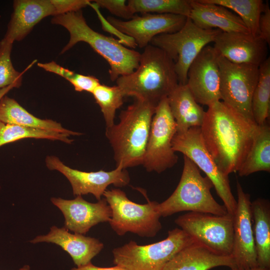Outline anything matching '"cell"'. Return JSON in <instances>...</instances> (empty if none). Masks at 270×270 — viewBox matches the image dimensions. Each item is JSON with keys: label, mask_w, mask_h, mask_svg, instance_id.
I'll return each mask as SVG.
<instances>
[{"label": "cell", "mask_w": 270, "mask_h": 270, "mask_svg": "<svg viewBox=\"0 0 270 270\" xmlns=\"http://www.w3.org/2000/svg\"><path fill=\"white\" fill-rule=\"evenodd\" d=\"M256 126L221 100L208 106L200 127L202 136L226 175L238 170L250 148Z\"/></svg>", "instance_id": "1"}, {"label": "cell", "mask_w": 270, "mask_h": 270, "mask_svg": "<svg viewBox=\"0 0 270 270\" xmlns=\"http://www.w3.org/2000/svg\"><path fill=\"white\" fill-rule=\"evenodd\" d=\"M124 96L156 106L178 85L174 64L162 49L148 44L140 54L138 68L116 80Z\"/></svg>", "instance_id": "2"}, {"label": "cell", "mask_w": 270, "mask_h": 270, "mask_svg": "<svg viewBox=\"0 0 270 270\" xmlns=\"http://www.w3.org/2000/svg\"><path fill=\"white\" fill-rule=\"evenodd\" d=\"M156 107L135 100L120 112L118 123L106 128L116 166L126 169L142 164Z\"/></svg>", "instance_id": "3"}, {"label": "cell", "mask_w": 270, "mask_h": 270, "mask_svg": "<svg viewBox=\"0 0 270 270\" xmlns=\"http://www.w3.org/2000/svg\"><path fill=\"white\" fill-rule=\"evenodd\" d=\"M51 22L66 28L70 40L61 51L63 54L78 42L87 43L108 63L110 79L130 74L139 64L140 53L122 44L118 39L99 33L87 24L82 10L54 16Z\"/></svg>", "instance_id": "4"}, {"label": "cell", "mask_w": 270, "mask_h": 270, "mask_svg": "<svg viewBox=\"0 0 270 270\" xmlns=\"http://www.w3.org/2000/svg\"><path fill=\"white\" fill-rule=\"evenodd\" d=\"M214 186L199 168L184 156V167L179 183L173 193L164 201L158 203L160 216L188 211L223 216L228 213L224 205L218 204L211 194Z\"/></svg>", "instance_id": "5"}, {"label": "cell", "mask_w": 270, "mask_h": 270, "mask_svg": "<svg viewBox=\"0 0 270 270\" xmlns=\"http://www.w3.org/2000/svg\"><path fill=\"white\" fill-rule=\"evenodd\" d=\"M196 242L179 228L168 232L166 238L154 244L140 246L130 240L112 251L113 262L127 270H162L178 252Z\"/></svg>", "instance_id": "6"}, {"label": "cell", "mask_w": 270, "mask_h": 270, "mask_svg": "<svg viewBox=\"0 0 270 270\" xmlns=\"http://www.w3.org/2000/svg\"><path fill=\"white\" fill-rule=\"evenodd\" d=\"M103 196L112 210L109 224L118 236L130 232L142 237L155 236L162 228L158 202L138 204L130 200L120 188L106 190Z\"/></svg>", "instance_id": "7"}, {"label": "cell", "mask_w": 270, "mask_h": 270, "mask_svg": "<svg viewBox=\"0 0 270 270\" xmlns=\"http://www.w3.org/2000/svg\"><path fill=\"white\" fill-rule=\"evenodd\" d=\"M220 32L218 29H202L188 18L180 30L158 35L150 43L165 52L173 60L178 84L184 85L190 64L206 46L214 42Z\"/></svg>", "instance_id": "8"}, {"label": "cell", "mask_w": 270, "mask_h": 270, "mask_svg": "<svg viewBox=\"0 0 270 270\" xmlns=\"http://www.w3.org/2000/svg\"><path fill=\"white\" fill-rule=\"evenodd\" d=\"M174 152H180L191 160L212 182L224 202L228 213L234 215L237 201L232 192L228 176L218 168L207 150L199 126L176 132L172 140Z\"/></svg>", "instance_id": "9"}, {"label": "cell", "mask_w": 270, "mask_h": 270, "mask_svg": "<svg viewBox=\"0 0 270 270\" xmlns=\"http://www.w3.org/2000/svg\"><path fill=\"white\" fill-rule=\"evenodd\" d=\"M218 62L221 101L246 119L254 122L252 102L258 80L259 66L234 64L220 54Z\"/></svg>", "instance_id": "10"}, {"label": "cell", "mask_w": 270, "mask_h": 270, "mask_svg": "<svg viewBox=\"0 0 270 270\" xmlns=\"http://www.w3.org/2000/svg\"><path fill=\"white\" fill-rule=\"evenodd\" d=\"M174 222L196 241L218 254L231 256L234 215L188 212L179 216Z\"/></svg>", "instance_id": "11"}, {"label": "cell", "mask_w": 270, "mask_h": 270, "mask_svg": "<svg viewBox=\"0 0 270 270\" xmlns=\"http://www.w3.org/2000/svg\"><path fill=\"white\" fill-rule=\"evenodd\" d=\"M177 132L168 98L156 108L142 164L147 172L161 173L174 166L178 156L172 148V140Z\"/></svg>", "instance_id": "12"}, {"label": "cell", "mask_w": 270, "mask_h": 270, "mask_svg": "<svg viewBox=\"0 0 270 270\" xmlns=\"http://www.w3.org/2000/svg\"><path fill=\"white\" fill-rule=\"evenodd\" d=\"M46 167L50 170H57L63 174L70 182L74 196L91 194L98 200L113 184L116 187L127 186L130 182L128 172L119 165L110 171L100 170L86 172L72 168L65 165L58 157L48 156L46 158Z\"/></svg>", "instance_id": "13"}, {"label": "cell", "mask_w": 270, "mask_h": 270, "mask_svg": "<svg viewBox=\"0 0 270 270\" xmlns=\"http://www.w3.org/2000/svg\"><path fill=\"white\" fill-rule=\"evenodd\" d=\"M218 54L207 45L188 68L186 84L198 104L208 106L221 100Z\"/></svg>", "instance_id": "14"}, {"label": "cell", "mask_w": 270, "mask_h": 270, "mask_svg": "<svg viewBox=\"0 0 270 270\" xmlns=\"http://www.w3.org/2000/svg\"><path fill=\"white\" fill-rule=\"evenodd\" d=\"M187 18L174 14L146 13L140 16L136 14L127 20L113 16H108L106 20L121 32L132 38L137 46L144 48L155 36L180 30Z\"/></svg>", "instance_id": "15"}, {"label": "cell", "mask_w": 270, "mask_h": 270, "mask_svg": "<svg viewBox=\"0 0 270 270\" xmlns=\"http://www.w3.org/2000/svg\"><path fill=\"white\" fill-rule=\"evenodd\" d=\"M237 206L234 214V239L231 256L236 268L249 269L258 266L250 211V195L236 182Z\"/></svg>", "instance_id": "16"}, {"label": "cell", "mask_w": 270, "mask_h": 270, "mask_svg": "<svg viewBox=\"0 0 270 270\" xmlns=\"http://www.w3.org/2000/svg\"><path fill=\"white\" fill-rule=\"evenodd\" d=\"M52 203L62 212L64 217V228L74 233L86 234L93 226L109 222L112 210L104 198L92 203L77 196L73 200L52 198Z\"/></svg>", "instance_id": "17"}, {"label": "cell", "mask_w": 270, "mask_h": 270, "mask_svg": "<svg viewBox=\"0 0 270 270\" xmlns=\"http://www.w3.org/2000/svg\"><path fill=\"white\" fill-rule=\"evenodd\" d=\"M214 42L218 54L234 64L259 66L268 58V44L250 33L220 32Z\"/></svg>", "instance_id": "18"}, {"label": "cell", "mask_w": 270, "mask_h": 270, "mask_svg": "<svg viewBox=\"0 0 270 270\" xmlns=\"http://www.w3.org/2000/svg\"><path fill=\"white\" fill-rule=\"evenodd\" d=\"M50 0H16L2 40L14 43L23 40L45 17L54 16Z\"/></svg>", "instance_id": "19"}, {"label": "cell", "mask_w": 270, "mask_h": 270, "mask_svg": "<svg viewBox=\"0 0 270 270\" xmlns=\"http://www.w3.org/2000/svg\"><path fill=\"white\" fill-rule=\"evenodd\" d=\"M30 242L32 244L51 242L60 246L70 256L78 267L91 262L104 247L98 239L80 234H72L64 227L60 228L55 226L47 234L37 236Z\"/></svg>", "instance_id": "20"}, {"label": "cell", "mask_w": 270, "mask_h": 270, "mask_svg": "<svg viewBox=\"0 0 270 270\" xmlns=\"http://www.w3.org/2000/svg\"><path fill=\"white\" fill-rule=\"evenodd\" d=\"M198 27L205 30L218 29L226 32H250L242 20L222 6L192 0L188 17Z\"/></svg>", "instance_id": "21"}, {"label": "cell", "mask_w": 270, "mask_h": 270, "mask_svg": "<svg viewBox=\"0 0 270 270\" xmlns=\"http://www.w3.org/2000/svg\"><path fill=\"white\" fill-rule=\"evenodd\" d=\"M220 266L236 268L231 256L218 254L196 241L176 254L162 270H209Z\"/></svg>", "instance_id": "22"}, {"label": "cell", "mask_w": 270, "mask_h": 270, "mask_svg": "<svg viewBox=\"0 0 270 270\" xmlns=\"http://www.w3.org/2000/svg\"><path fill=\"white\" fill-rule=\"evenodd\" d=\"M167 98L176 132L201 126L206 111L196 102L186 84H178Z\"/></svg>", "instance_id": "23"}, {"label": "cell", "mask_w": 270, "mask_h": 270, "mask_svg": "<svg viewBox=\"0 0 270 270\" xmlns=\"http://www.w3.org/2000/svg\"><path fill=\"white\" fill-rule=\"evenodd\" d=\"M0 121L8 124L50 132L80 136L82 134L65 128L56 121L42 119L28 112L14 98L4 96L0 100Z\"/></svg>", "instance_id": "24"}, {"label": "cell", "mask_w": 270, "mask_h": 270, "mask_svg": "<svg viewBox=\"0 0 270 270\" xmlns=\"http://www.w3.org/2000/svg\"><path fill=\"white\" fill-rule=\"evenodd\" d=\"M252 230L259 266L270 268V202L258 198L250 204Z\"/></svg>", "instance_id": "25"}, {"label": "cell", "mask_w": 270, "mask_h": 270, "mask_svg": "<svg viewBox=\"0 0 270 270\" xmlns=\"http://www.w3.org/2000/svg\"><path fill=\"white\" fill-rule=\"evenodd\" d=\"M270 172V126L267 123L256 126L250 148L238 170L240 176Z\"/></svg>", "instance_id": "26"}, {"label": "cell", "mask_w": 270, "mask_h": 270, "mask_svg": "<svg viewBox=\"0 0 270 270\" xmlns=\"http://www.w3.org/2000/svg\"><path fill=\"white\" fill-rule=\"evenodd\" d=\"M270 58L268 57L258 67V78L254 90L252 109L258 125L265 124L270 116Z\"/></svg>", "instance_id": "27"}, {"label": "cell", "mask_w": 270, "mask_h": 270, "mask_svg": "<svg viewBox=\"0 0 270 270\" xmlns=\"http://www.w3.org/2000/svg\"><path fill=\"white\" fill-rule=\"evenodd\" d=\"M218 4L234 12L240 17L250 34L258 36V22L264 3L262 0H202Z\"/></svg>", "instance_id": "28"}, {"label": "cell", "mask_w": 270, "mask_h": 270, "mask_svg": "<svg viewBox=\"0 0 270 270\" xmlns=\"http://www.w3.org/2000/svg\"><path fill=\"white\" fill-rule=\"evenodd\" d=\"M192 0H128L131 12L158 14H174L189 17Z\"/></svg>", "instance_id": "29"}, {"label": "cell", "mask_w": 270, "mask_h": 270, "mask_svg": "<svg viewBox=\"0 0 270 270\" xmlns=\"http://www.w3.org/2000/svg\"><path fill=\"white\" fill-rule=\"evenodd\" d=\"M70 136L68 134L5 124L0 121V147L28 138L60 140L71 144L74 140L70 138Z\"/></svg>", "instance_id": "30"}, {"label": "cell", "mask_w": 270, "mask_h": 270, "mask_svg": "<svg viewBox=\"0 0 270 270\" xmlns=\"http://www.w3.org/2000/svg\"><path fill=\"white\" fill-rule=\"evenodd\" d=\"M92 94L100 108L106 128L112 126L116 111L124 104V96L120 88L116 85L109 86L100 84Z\"/></svg>", "instance_id": "31"}, {"label": "cell", "mask_w": 270, "mask_h": 270, "mask_svg": "<svg viewBox=\"0 0 270 270\" xmlns=\"http://www.w3.org/2000/svg\"><path fill=\"white\" fill-rule=\"evenodd\" d=\"M13 43L0 40V89L12 84L22 85V76L36 61L34 60L22 72L17 71L11 60Z\"/></svg>", "instance_id": "32"}, {"label": "cell", "mask_w": 270, "mask_h": 270, "mask_svg": "<svg viewBox=\"0 0 270 270\" xmlns=\"http://www.w3.org/2000/svg\"><path fill=\"white\" fill-rule=\"evenodd\" d=\"M94 2V1H93ZM96 12L98 19L102 24V28L104 31L114 35L117 37L120 42L125 46L133 48H136L137 45L134 40L131 37L121 32L116 27L110 24L102 14L99 10L100 7L94 2L89 4Z\"/></svg>", "instance_id": "33"}, {"label": "cell", "mask_w": 270, "mask_h": 270, "mask_svg": "<svg viewBox=\"0 0 270 270\" xmlns=\"http://www.w3.org/2000/svg\"><path fill=\"white\" fill-rule=\"evenodd\" d=\"M94 2L100 8H104L120 18L129 20L134 15L130 10L126 0H95Z\"/></svg>", "instance_id": "34"}, {"label": "cell", "mask_w": 270, "mask_h": 270, "mask_svg": "<svg viewBox=\"0 0 270 270\" xmlns=\"http://www.w3.org/2000/svg\"><path fill=\"white\" fill-rule=\"evenodd\" d=\"M55 12L54 16L82 10L92 2L90 0H50Z\"/></svg>", "instance_id": "35"}, {"label": "cell", "mask_w": 270, "mask_h": 270, "mask_svg": "<svg viewBox=\"0 0 270 270\" xmlns=\"http://www.w3.org/2000/svg\"><path fill=\"white\" fill-rule=\"evenodd\" d=\"M71 84L76 91L92 93L100 83L99 80L94 76L78 74L76 79Z\"/></svg>", "instance_id": "36"}, {"label": "cell", "mask_w": 270, "mask_h": 270, "mask_svg": "<svg viewBox=\"0 0 270 270\" xmlns=\"http://www.w3.org/2000/svg\"><path fill=\"white\" fill-rule=\"evenodd\" d=\"M258 36L268 44L270 43V8L268 3L264 4L258 22Z\"/></svg>", "instance_id": "37"}, {"label": "cell", "mask_w": 270, "mask_h": 270, "mask_svg": "<svg viewBox=\"0 0 270 270\" xmlns=\"http://www.w3.org/2000/svg\"><path fill=\"white\" fill-rule=\"evenodd\" d=\"M70 270H127L118 266H116L113 267L102 268L93 265L91 262L88 264L80 267L74 268Z\"/></svg>", "instance_id": "38"}, {"label": "cell", "mask_w": 270, "mask_h": 270, "mask_svg": "<svg viewBox=\"0 0 270 270\" xmlns=\"http://www.w3.org/2000/svg\"><path fill=\"white\" fill-rule=\"evenodd\" d=\"M20 86V85L15 84L0 89V100L4 96L6 95V94L12 89L18 88Z\"/></svg>", "instance_id": "39"}, {"label": "cell", "mask_w": 270, "mask_h": 270, "mask_svg": "<svg viewBox=\"0 0 270 270\" xmlns=\"http://www.w3.org/2000/svg\"><path fill=\"white\" fill-rule=\"evenodd\" d=\"M230 270H270V268L260 267L258 266L254 268H249V269L240 270V269L236 268L234 270L230 269Z\"/></svg>", "instance_id": "40"}, {"label": "cell", "mask_w": 270, "mask_h": 270, "mask_svg": "<svg viewBox=\"0 0 270 270\" xmlns=\"http://www.w3.org/2000/svg\"><path fill=\"white\" fill-rule=\"evenodd\" d=\"M19 270H30V267L28 265H25Z\"/></svg>", "instance_id": "41"}]
</instances>
